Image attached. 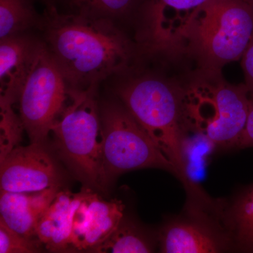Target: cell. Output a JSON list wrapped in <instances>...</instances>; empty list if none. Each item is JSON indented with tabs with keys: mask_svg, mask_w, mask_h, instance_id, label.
Instances as JSON below:
<instances>
[{
	"mask_svg": "<svg viewBox=\"0 0 253 253\" xmlns=\"http://www.w3.org/2000/svg\"><path fill=\"white\" fill-rule=\"evenodd\" d=\"M96 88H68L69 104L63 108L51 131L61 156L73 171L90 185L101 187L103 128L95 99Z\"/></svg>",
	"mask_w": 253,
	"mask_h": 253,
	"instance_id": "5b68a950",
	"label": "cell"
},
{
	"mask_svg": "<svg viewBox=\"0 0 253 253\" xmlns=\"http://www.w3.org/2000/svg\"><path fill=\"white\" fill-rule=\"evenodd\" d=\"M117 92L126 109L175 168L176 177L186 193V207L209 204L211 198L188 172L186 142L192 128L186 116L183 89L146 76L123 83Z\"/></svg>",
	"mask_w": 253,
	"mask_h": 253,
	"instance_id": "7a4b0ae2",
	"label": "cell"
},
{
	"mask_svg": "<svg viewBox=\"0 0 253 253\" xmlns=\"http://www.w3.org/2000/svg\"><path fill=\"white\" fill-rule=\"evenodd\" d=\"M103 128L101 187L125 172L144 168L176 171L126 108L110 104L101 115Z\"/></svg>",
	"mask_w": 253,
	"mask_h": 253,
	"instance_id": "8992f818",
	"label": "cell"
},
{
	"mask_svg": "<svg viewBox=\"0 0 253 253\" xmlns=\"http://www.w3.org/2000/svg\"><path fill=\"white\" fill-rule=\"evenodd\" d=\"M221 222L233 251L253 253V184L241 190L227 206H223Z\"/></svg>",
	"mask_w": 253,
	"mask_h": 253,
	"instance_id": "9a60e30c",
	"label": "cell"
},
{
	"mask_svg": "<svg viewBox=\"0 0 253 253\" xmlns=\"http://www.w3.org/2000/svg\"><path fill=\"white\" fill-rule=\"evenodd\" d=\"M89 219L79 251H89L103 244L117 229L124 218L125 204L121 200L105 201L89 191Z\"/></svg>",
	"mask_w": 253,
	"mask_h": 253,
	"instance_id": "5bb4252c",
	"label": "cell"
},
{
	"mask_svg": "<svg viewBox=\"0 0 253 253\" xmlns=\"http://www.w3.org/2000/svg\"><path fill=\"white\" fill-rule=\"evenodd\" d=\"M154 245L139 226L123 218L116 231L91 252L99 253H148Z\"/></svg>",
	"mask_w": 253,
	"mask_h": 253,
	"instance_id": "ac0fdd59",
	"label": "cell"
},
{
	"mask_svg": "<svg viewBox=\"0 0 253 253\" xmlns=\"http://www.w3.org/2000/svg\"><path fill=\"white\" fill-rule=\"evenodd\" d=\"M246 1H249V3L253 4V0H246Z\"/></svg>",
	"mask_w": 253,
	"mask_h": 253,
	"instance_id": "603a6c76",
	"label": "cell"
},
{
	"mask_svg": "<svg viewBox=\"0 0 253 253\" xmlns=\"http://www.w3.org/2000/svg\"><path fill=\"white\" fill-rule=\"evenodd\" d=\"M68 99V86L44 42L18 101L31 143L44 144Z\"/></svg>",
	"mask_w": 253,
	"mask_h": 253,
	"instance_id": "52a82bcc",
	"label": "cell"
},
{
	"mask_svg": "<svg viewBox=\"0 0 253 253\" xmlns=\"http://www.w3.org/2000/svg\"><path fill=\"white\" fill-rule=\"evenodd\" d=\"M41 19L33 0H0V40L39 27Z\"/></svg>",
	"mask_w": 253,
	"mask_h": 253,
	"instance_id": "e0dca14e",
	"label": "cell"
},
{
	"mask_svg": "<svg viewBox=\"0 0 253 253\" xmlns=\"http://www.w3.org/2000/svg\"><path fill=\"white\" fill-rule=\"evenodd\" d=\"M250 147H253V100L247 123L240 139L238 149H243Z\"/></svg>",
	"mask_w": 253,
	"mask_h": 253,
	"instance_id": "7402d4cb",
	"label": "cell"
},
{
	"mask_svg": "<svg viewBox=\"0 0 253 253\" xmlns=\"http://www.w3.org/2000/svg\"><path fill=\"white\" fill-rule=\"evenodd\" d=\"M183 91L193 130L206 136L214 147L238 149L252 105L247 86L229 84L220 72L203 71Z\"/></svg>",
	"mask_w": 253,
	"mask_h": 253,
	"instance_id": "277c9868",
	"label": "cell"
},
{
	"mask_svg": "<svg viewBox=\"0 0 253 253\" xmlns=\"http://www.w3.org/2000/svg\"><path fill=\"white\" fill-rule=\"evenodd\" d=\"M60 13L115 21L129 13L138 0H42Z\"/></svg>",
	"mask_w": 253,
	"mask_h": 253,
	"instance_id": "2e32d148",
	"label": "cell"
},
{
	"mask_svg": "<svg viewBox=\"0 0 253 253\" xmlns=\"http://www.w3.org/2000/svg\"><path fill=\"white\" fill-rule=\"evenodd\" d=\"M0 41V103L14 105L34 66L43 42L25 34Z\"/></svg>",
	"mask_w": 253,
	"mask_h": 253,
	"instance_id": "8fae6325",
	"label": "cell"
},
{
	"mask_svg": "<svg viewBox=\"0 0 253 253\" xmlns=\"http://www.w3.org/2000/svg\"><path fill=\"white\" fill-rule=\"evenodd\" d=\"M39 240L18 234L0 219V253H33L40 251Z\"/></svg>",
	"mask_w": 253,
	"mask_h": 253,
	"instance_id": "ffe728a7",
	"label": "cell"
},
{
	"mask_svg": "<svg viewBox=\"0 0 253 253\" xmlns=\"http://www.w3.org/2000/svg\"><path fill=\"white\" fill-rule=\"evenodd\" d=\"M164 253H216L233 251L230 237L221 221L186 212L166 223L158 234Z\"/></svg>",
	"mask_w": 253,
	"mask_h": 253,
	"instance_id": "ba28073f",
	"label": "cell"
},
{
	"mask_svg": "<svg viewBox=\"0 0 253 253\" xmlns=\"http://www.w3.org/2000/svg\"><path fill=\"white\" fill-rule=\"evenodd\" d=\"M39 28L70 89L97 87L126 71L134 55L131 42L111 20L62 14L45 6Z\"/></svg>",
	"mask_w": 253,
	"mask_h": 253,
	"instance_id": "6da1fadb",
	"label": "cell"
},
{
	"mask_svg": "<svg viewBox=\"0 0 253 253\" xmlns=\"http://www.w3.org/2000/svg\"><path fill=\"white\" fill-rule=\"evenodd\" d=\"M241 59L246 80V85L249 89L251 99L253 100V38Z\"/></svg>",
	"mask_w": 253,
	"mask_h": 253,
	"instance_id": "44dd1931",
	"label": "cell"
},
{
	"mask_svg": "<svg viewBox=\"0 0 253 253\" xmlns=\"http://www.w3.org/2000/svg\"><path fill=\"white\" fill-rule=\"evenodd\" d=\"M0 166L3 191L37 192L59 186V171L44 144L16 146L0 161Z\"/></svg>",
	"mask_w": 253,
	"mask_h": 253,
	"instance_id": "9c48e42d",
	"label": "cell"
},
{
	"mask_svg": "<svg viewBox=\"0 0 253 253\" xmlns=\"http://www.w3.org/2000/svg\"><path fill=\"white\" fill-rule=\"evenodd\" d=\"M59 191V186L37 192L14 193L1 190L0 219L21 235L36 236L40 219Z\"/></svg>",
	"mask_w": 253,
	"mask_h": 253,
	"instance_id": "7c38bea8",
	"label": "cell"
},
{
	"mask_svg": "<svg viewBox=\"0 0 253 253\" xmlns=\"http://www.w3.org/2000/svg\"><path fill=\"white\" fill-rule=\"evenodd\" d=\"M209 0H146L142 38L149 49L176 51L196 11Z\"/></svg>",
	"mask_w": 253,
	"mask_h": 253,
	"instance_id": "30bf717a",
	"label": "cell"
},
{
	"mask_svg": "<svg viewBox=\"0 0 253 253\" xmlns=\"http://www.w3.org/2000/svg\"><path fill=\"white\" fill-rule=\"evenodd\" d=\"M253 38V4L246 0H209L195 14L177 51L199 62L203 71L220 72L242 58Z\"/></svg>",
	"mask_w": 253,
	"mask_h": 253,
	"instance_id": "3957f363",
	"label": "cell"
},
{
	"mask_svg": "<svg viewBox=\"0 0 253 253\" xmlns=\"http://www.w3.org/2000/svg\"><path fill=\"white\" fill-rule=\"evenodd\" d=\"M86 190L78 194L59 191L36 228L37 239L51 252L71 250L73 216Z\"/></svg>",
	"mask_w": 253,
	"mask_h": 253,
	"instance_id": "4fadbf2b",
	"label": "cell"
},
{
	"mask_svg": "<svg viewBox=\"0 0 253 253\" xmlns=\"http://www.w3.org/2000/svg\"><path fill=\"white\" fill-rule=\"evenodd\" d=\"M1 109V139H0V161L18 146L21 141L23 126L20 116L15 114L13 105L0 103Z\"/></svg>",
	"mask_w": 253,
	"mask_h": 253,
	"instance_id": "d6986e66",
	"label": "cell"
}]
</instances>
